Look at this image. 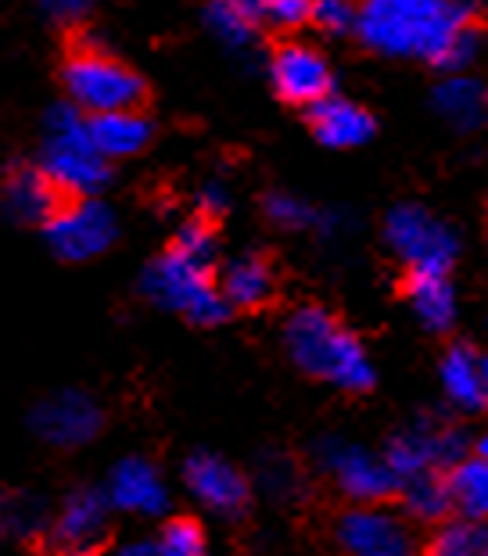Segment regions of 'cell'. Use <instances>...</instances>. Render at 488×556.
I'll list each match as a JSON object with an SVG mask.
<instances>
[{"instance_id": "5", "label": "cell", "mask_w": 488, "mask_h": 556, "mask_svg": "<svg viewBox=\"0 0 488 556\" xmlns=\"http://www.w3.org/2000/svg\"><path fill=\"white\" fill-rule=\"evenodd\" d=\"M65 90L68 101L83 115H101L118 109H137L145 101V79L134 68L118 65L101 51H79L65 62Z\"/></svg>"}, {"instance_id": "31", "label": "cell", "mask_w": 488, "mask_h": 556, "mask_svg": "<svg viewBox=\"0 0 488 556\" xmlns=\"http://www.w3.org/2000/svg\"><path fill=\"white\" fill-rule=\"evenodd\" d=\"M309 18L327 33H349L355 26V8L349 0H313V15Z\"/></svg>"}, {"instance_id": "15", "label": "cell", "mask_w": 488, "mask_h": 556, "mask_svg": "<svg viewBox=\"0 0 488 556\" xmlns=\"http://www.w3.org/2000/svg\"><path fill=\"white\" fill-rule=\"evenodd\" d=\"M309 123H313V137L320 140L324 148H338V151H349V148H360L366 140L374 137V115L360 109L355 101H345V98H320L316 104H309Z\"/></svg>"}, {"instance_id": "29", "label": "cell", "mask_w": 488, "mask_h": 556, "mask_svg": "<svg viewBox=\"0 0 488 556\" xmlns=\"http://www.w3.org/2000/svg\"><path fill=\"white\" fill-rule=\"evenodd\" d=\"M478 51H481V37H478V29H474V22H467L463 29L452 33V40L442 47L435 68H442V73H467Z\"/></svg>"}, {"instance_id": "14", "label": "cell", "mask_w": 488, "mask_h": 556, "mask_svg": "<svg viewBox=\"0 0 488 556\" xmlns=\"http://www.w3.org/2000/svg\"><path fill=\"white\" fill-rule=\"evenodd\" d=\"M104 500H109V506H115V510H123V514L162 517L165 506H170V489H165V481H162L159 470H154V464L129 456L112 470Z\"/></svg>"}, {"instance_id": "3", "label": "cell", "mask_w": 488, "mask_h": 556, "mask_svg": "<svg viewBox=\"0 0 488 556\" xmlns=\"http://www.w3.org/2000/svg\"><path fill=\"white\" fill-rule=\"evenodd\" d=\"M145 294L162 309L184 313L198 327H216L230 316V302L212 280V258L190 255L176 244L148 266Z\"/></svg>"}, {"instance_id": "12", "label": "cell", "mask_w": 488, "mask_h": 556, "mask_svg": "<svg viewBox=\"0 0 488 556\" xmlns=\"http://www.w3.org/2000/svg\"><path fill=\"white\" fill-rule=\"evenodd\" d=\"M273 87L288 104H316L320 98L330 93V65L324 62V54L313 51L305 43H288L280 47L277 58L270 65Z\"/></svg>"}, {"instance_id": "17", "label": "cell", "mask_w": 488, "mask_h": 556, "mask_svg": "<svg viewBox=\"0 0 488 556\" xmlns=\"http://www.w3.org/2000/svg\"><path fill=\"white\" fill-rule=\"evenodd\" d=\"M109 500L101 492L83 489L76 495H68V503L58 514L54 525V539L62 542L65 549H90L98 546L104 528H109Z\"/></svg>"}, {"instance_id": "4", "label": "cell", "mask_w": 488, "mask_h": 556, "mask_svg": "<svg viewBox=\"0 0 488 556\" xmlns=\"http://www.w3.org/2000/svg\"><path fill=\"white\" fill-rule=\"evenodd\" d=\"M40 169L58 191L76 198H90L109 187V159L93 148L87 115L76 104H58L47 115Z\"/></svg>"}, {"instance_id": "22", "label": "cell", "mask_w": 488, "mask_h": 556, "mask_svg": "<svg viewBox=\"0 0 488 556\" xmlns=\"http://www.w3.org/2000/svg\"><path fill=\"white\" fill-rule=\"evenodd\" d=\"M406 294L427 330H449L456 324V291H452L449 274H410Z\"/></svg>"}, {"instance_id": "2", "label": "cell", "mask_w": 488, "mask_h": 556, "mask_svg": "<svg viewBox=\"0 0 488 556\" xmlns=\"http://www.w3.org/2000/svg\"><path fill=\"white\" fill-rule=\"evenodd\" d=\"M284 345L302 374L335 384L341 392H371L377 381L374 363L360 338L349 334L320 305H302L291 313L288 327H284Z\"/></svg>"}, {"instance_id": "6", "label": "cell", "mask_w": 488, "mask_h": 556, "mask_svg": "<svg viewBox=\"0 0 488 556\" xmlns=\"http://www.w3.org/2000/svg\"><path fill=\"white\" fill-rule=\"evenodd\" d=\"M385 241L410 274H449L460 255L456 230L424 205H396L385 219Z\"/></svg>"}, {"instance_id": "32", "label": "cell", "mask_w": 488, "mask_h": 556, "mask_svg": "<svg viewBox=\"0 0 488 556\" xmlns=\"http://www.w3.org/2000/svg\"><path fill=\"white\" fill-rule=\"evenodd\" d=\"M33 4H37V11L43 18L58 22V26H73V22H79L83 15H87L93 0H33Z\"/></svg>"}, {"instance_id": "24", "label": "cell", "mask_w": 488, "mask_h": 556, "mask_svg": "<svg viewBox=\"0 0 488 556\" xmlns=\"http://www.w3.org/2000/svg\"><path fill=\"white\" fill-rule=\"evenodd\" d=\"M399 492H402V503H406V514L424 520V525L446 520V514L452 510L446 478H438L435 470L431 475H416V478L399 481Z\"/></svg>"}, {"instance_id": "7", "label": "cell", "mask_w": 488, "mask_h": 556, "mask_svg": "<svg viewBox=\"0 0 488 556\" xmlns=\"http://www.w3.org/2000/svg\"><path fill=\"white\" fill-rule=\"evenodd\" d=\"M115 216L112 208L98 198H79L73 205H58L51 216L43 219V238L51 252L65 263H87L109 252L115 241Z\"/></svg>"}, {"instance_id": "30", "label": "cell", "mask_w": 488, "mask_h": 556, "mask_svg": "<svg viewBox=\"0 0 488 556\" xmlns=\"http://www.w3.org/2000/svg\"><path fill=\"white\" fill-rule=\"evenodd\" d=\"M313 15V0H263V22L277 29H299Z\"/></svg>"}, {"instance_id": "23", "label": "cell", "mask_w": 488, "mask_h": 556, "mask_svg": "<svg viewBox=\"0 0 488 556\" xmlns=\"http://www.w3.org/2000/svg\"><path fill=\"white\" fill-rule=\"evenodd\" d=\"M446 489H449L452 510H460V517L485 520V514H488V456L467 453L463 459H456L446 478Z\"/></svg>"}, {"instance_id": "28", "label": "cell", "mask_w": 488, "mask_h": 556, "mask_svg": "<svg viewBox=\"0 0 488 556\" xmlns=\"http://www.w3.org/2000/svg\"><path fill=\"white\" fill-rule=\"evenodd\" d=\"M154 549H159V556H201L205 553V531L190 517H176L159 531Z\"/></svg>"}, {"instance_id": "13", "label": "cell", "mask_w": 488, "mask_h": 556, "mask_svg": "<svg viewBox=\"0 0 488 556\" xmlns=\"http://www.w3.org/2000/svg\"><path fill=\"white\" fill-rule=\"evenodd\" d=\"M184 478H187L190 495L212 514L234 517L248 506V481L220 456H212V453L190 456L184 467Z\"/></svg>"}, {"instance_id": "16", "label": "cell", "mask_w": 488, "mask_h": 556, "mask_svg": "<svg viewBox=\"0 0 488 556\" xmlns=\"http://www.w3.org/2000/svg\"><path fill=\"white\" fill-rule=\"evenodd\" d=\"M442 392L452 406L481 413L488 402V363L474 345H452L442 359Z\"/></svg>"}, {"instance_id": "9", "label": "cell", "mask_w": 488, "mask_h": 556, "mask_svg": "<svg viewBox=\"0 0 488 556\" xmlns=\"http://www.w3.org/2000/svg\"><path fill=\"white\" fill-rule=\"evenodd\" d=\"M471 453V438L452 428H435V424H410L406 431H399L385 448V464L399 481L431 475L435 467H452L456 459Z\"/></svg>"}, {"instance_id": "25", "label": "cell", "mask_w": 488, "mask_h": 556, "mask_svg": "<svg viewBox=\"0 0 488 556\" xmlns=\"http://www.w3.org/2000/svg\"><path fill=\"white\" fill-rule=\"evenodd\" d=\"M205 22H209L212 37H220L226 47H234V51L252 47L255 29H259V22L252 15H245L234 0H212L209 11H205Z\"/></svg>"}, {"instance_id": "21", "label": "cell", "mask_w": 488, "mask_h": 556, "mask_svg": "<svg viewBox=\"0 0 488 556\" xmlns=\"http://www.w3.org/2000/svg\"><path fill=\"white\" fill-rule=\"evenodd\" d=\"M220 291L230 309H259L273 299V274L259 255H241L223 269Z\"/></svg>"}, {"instance_id": "8", "label": "cell", "mask_w": 488, "mask_h": 556, "mask_svg": "<svg viewBox=\"0 0 488 556\" xmlns=\"http://www.w3.org/2000/svg\"><path fill=\"white\" fill-rule=\"evenodd\" d=\"M316 459H320V467L335 478L338 489L355 503H385L399 492V478L391 475L385 456H377L363 445L324 438V442L316 445Z\"/></svg>"}, {"instance_id": "10", "label": "cell", "mask_w": 488, "mask_h": 556, "mask_svg": "<svg viewBox=\"0 0 488 556\" xmlns=\"http://www.w3.org/2000/svg\"><path fill=\"white\" fill-rule=\"evenodd\" d=\"M338 546L352 556H406L413 553V535L399 514L380 503H360L338 520Z\"/></svg>"}, {"instance_id": "19", "label": "cell", "mask_w": 488, "mask_h": 556, "mask_svg": "<svg viewBox=\"0 0 488 556\" xmlns=\"http://www.w3.org/2000/svg\"><path fill=\"white\" fill-rule=\"evenodd\" d=\"M4 201L15 219L43 223L58 208V187L47 180L43 169L18 165V169H11V176L4 180Z\"/></svg>"}, {"instance_id": "26", "label": "cell", "mask_w": 488, "mask_h": 556, "mask_svg": "<svg viewBox=\"0 0 488 556\" xmlns=\"http://www.w3.org/2000/svg\"><path fill=\"white\" fill-rule=\"evenodd\" d=\"M435 556H485L488 553V535L481 528V520L463 517L456 525H446L435 531L431 539Z\"/></svg>"}, {"instance_id": "1", "label": "cell", "mask_w": 488, "mask_h": 556, "mask_svg": "<svg viewBox=\"0 0 488 556\" xmlns=\"http://www.w3.org/2000/svg\"><path fill=\"white\" fill-rule=\"evenodd\" d=\"M474 18L467 0H366L355 8V33L385 58L438 62L452 33Z\"/></svg>"}, {"instance_id": "20", "label": "cell", "mask_w": 488, "mask_h": 556, "mask_svg": "<svg viewBox=\"0 0 488 556\" xmlns=\"http://www.w3.org/2000/svg\"><path fill=\"white\" fill-rule=\"evenodd\" d=\"M435 109L456 129H478L485 123L481 79H474L467 73H449V79L438 83L435 90Z\"/></svg>"}, {"instance_id": "33", "label": "cell", "mask_w": 488, "mask_h": 556, "mask_svg": "<svg viewBox=\"0 0 488 556\" xmlns=\"http://www.w3.org/2000/svg\"><path fill=\"white\" fill-rule=\"evenodd\" d=\"M198 205H201V212H209V216H216V212H223L226 208V191L220 184H209L205 191L198 194Z\"/></svg>"}, {"instance_id": "27", "label": "cell", "mask_w": 488, "mask_h": 556, "mask_svg": "<svg viewBox=\"0 0 488 556\" xmlns=\"http://www.w3.org/2000/svg\"><path fill=\"white\" fill-rule=\"evenodd\" d=\"M263 208H266V216L284 230H316V219H320V208H313L309 201H302L299 194H288V191H273Z\"/></svg>"}, {"instance_id": "11", "label": "cell", "mask_w": 488, "mask_h": 556, "mask_svg": "<svg viewBox=\"0 0 488 556\" xmlns=\"http://www.w3.org/2000/svg\"><path fill=\"white\" fill-rule=\"evenodd\" d=\"M101 406L87 392H58L33 409V428L47 445L76 448L101 431Z\"/></svg>"}, {"instance_id": "18", "label": "cell", "mask_w": 488, "mask_h": 556, "mask_svg": "<svg viewBox=\"0 0 488 556\" xmlns=\"http://www.w3.org/2000/svg\"><path fill=\"white\" fill-rule=\"evenodd\" d=\"M90 140L104 159H134L137 151H145L151 140V123L137 109H118V112H101L87 115Z\"/></svg>"}]
</instances>
